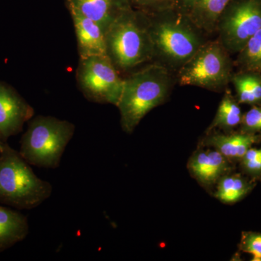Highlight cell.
I'll return each mask as SVG.
<instances>
[{"instance_id": "obj_13", "label": "cell", "mask_w": 261, "mask_h": 261, "mask_svg": "<svg viewBox=\"0 0 261 261\" xmlns=\"http://www.w3.org/2000/svg\"><path fill=\"white\" fill-rule=\"evenodd\" d=\"M29 233L27 216L18 211L0 205V252L23 241Z\"/></svg>"}, {"instance_id": "obj_12", "label": "cell", "mask_w": 261, "mask_h": 261, "mask_svg": "<svg viewBox=\"0 0 261 261\" xmlns=\"http://www.w3.org/2000/svg\"><path fill=\"white\" fill-rule=\"evenodd\" d=\"M189 168L197 181L209 187L226 175L229 166L228 159L214 149L194 154L189 163Z\"/></svg>"}, {"instance_id": "obj_1", "label": "cell", "mask_w": 261, "mask_h": 261, "mask_svg": "<svg viewBox=\"0 0 261 261\" xmlns=\"http://www.w3.org/2000/svg\"><path fill=\"white\" fill-rule=\"evenodd\" d=\"M147 15L153 60L168 70L178 71L206 42L189 15L175 8Z\"/></svg>"}, {"instance_id": "obj_9", "label": "cell", "mask_w": 261, "mask_h": 261, "mask_svg": "<svg viewBox=\"0 0 261 261\" xmlns=\"http://www.w3.org/2000/svg\"><path fill=\"white\" fill-rule=\"evenodd\" d=\"M34 116V109L15 89L0 82V137L3 142L18 135Z\"/></svg>"}, {"instance_id": "obj_21", "label": "cell", "mask_w": 261, "mask_h": 261, "mask_svg": "<svg viewBox=\"0 0 261 261\" xmlns=\"http://www.w3.org/2000/svg\"><path fill=\"white\" fill-rule=\"evenodd\" d=\"M133 8L147 14L174 8L172 0H130Z\"/></svg>"}, {"instance_id": "obj_19", "label": "cell", "mask_w": 261, "mask_h": 261, "mask_svg": "<svg viewBox=\"0 0 261 261\" xmlns=\"http://www.w3.org/2000/svg\"><path fill=\"white\" fill-rule=\"evenodd\" d=\"M237 63L243 70L261 73V29L238 53Z\"/></svg>"}, {"instance_id": "obj_16", "label": "cell", "mask_w": 261, "mask_h": 261, "mask_svg": "<svg viewBox=\"0 0 261 261\" xmlns=\"http://www.w3.org/2000/svg\"><path fill=\"white\" fill-rule=\"evenodd\" d=\"M231 82L236 91L239 103L260 106L261 73L243 70L232 75Z\"/></svg>"}, {"instance_id": "obj_18", "label": "cell", "mask_w": 261, "mask_h": 261, "mask_svg": "<svg viewBox=\"0 0 261 261\" xmlns=\"http://www.w3.org/2000/svg\"><path fill=\"white\" fill-rule=\"evenodd\" d=\"M239 104L240 103L233 98L231 92L226 91L208 132L216 128L231 129L240 125L243 114Z\"/></svg>"}, {"instance_id": "obj_7", "label": "cell", "mask_w": 261, "mask_h": 261, "mask_svg": "<svg viewBox=\"0 0 261 261\" xmlns=\"http://www.w3.org/2000/svg\"><path fill=\"white\" fill-rule=\"evenodd\" d=\"M75 77L86 99L117 106L123 90V79L108 56L80 58Z\"/></svg>"}, {"instance_id": "obj_15", "label": "cell", "mask_w": 261, "mask_h": 261, "mask_svg": "<svg viewBox=\"0 0 261 261\" xmlns=\"http://www.w3.org/2000/svg\"><path fill=\"white\" fill-rule=\"evenodd\" d=\"M232 0H195L188 15L202 32L216 31L218 22Z\"/></svg>"}, {"instance_id": "obj_8", "label": "cell", "mask_w": 261, "mask_h": 261, "mask_svg": "<svg viewBox=\"0 0 261 261\" xmlns=\"http://www.w3.org/2000/svg\"><path fill=\"white\" fill-rule=\"evenodd\" d=\"M261 29V0H232L220 17L218 40L229 54H238Z\"/></svg>"}, {"instance_id": "obj_17", "label": "cell", "mask_w": 261, "mask_h": 261, "mask_svg": "<svg viewBox=\"0 0 261 261\" xmlns=\"http://www.w3.org/2000/svg\"><path fill=\"white\" fill-rule=\"evenodd\" d=\"M252 189L251 182L241 175H224L219 179L216 196L224 203H235L243 199Z\"/></svg>"}, {"instance_id": "obj_22", "label": "cell", "mask_w": 261, "mask_h": 261, "mask_svg": "<svg viewBox=\"0 0 261 261\" xmlns=\"http://www.w3.org/2000/svg\"><path fill=\"white\" fill-rule=\"evenodd\" d=\"M242 130L247 133L255 134L261 132V105L255 106L243 116Z\"/></svg>"}, {"instance_id": "obj_24", "label": "cell", "mask_w": 261, "mask_h": 261, "mask_svg": "<svg viewBox=\"0 0 261 261\" xmlns=\"http://www.w3.org/2000/svg\"><path fill=\"white\" fill-rule=\"evenodd\" d=\"M175 9L188 15L195 0H172Z\"/></svg>"}, {"instance_id": "obj_5", "label": "cell", "mask_w": 261, "mask_h": 261, "mask_svg": "<svg viewBox=\"0 0 261 261\" xmlns=\"http://www.w3.org/2000/svg\"><path fill=\"white\" fill-rule=\"evenodd\" d=\"M75 132L74 123L51 116L33 117L20 140V155L31 166L59 167Z\"/></svg>"}, {"instance_id": "obj_11", "label": "cell", "mask_w": 261, "mask_h": 261, "mask_svg": "<svg viewBox=\"0 0 261 261\" xmlns=\"http://www.w3.org/2000/svg\"><path fill=\"white\" fill-rule=\"evenodd\" d=\"M65 3L99 24L106 34L118 17L133 8L130 0H65Z\"/></svg>"}, {"instance_id": "obj_4", "label": "cell", "mask_w": 261, "mask_h": 261, "mask_svg": "<svg viewBox=\"0 0 261 261\" xmlns=\"http://www.w3.org/2000/svg\"><path fill=\"white\" fill-rule=\"evenodd\" d=\"M53 191V185L38 177L19 151L5 142L0 153V203L31 210L42 205Z\"/></svg>"}, {"instance_id": "obj_6", "label": "cell", "mask_w": 261, "mask_h": 261, "mask_svg": "<svg viewBox=\"0 0 261 261\" xmlns=\"http://www.w3.org/2000/svg\"><path fill=\"white\" fill-rule=\"evenodd\" d=\"M229 55L218 39L206 42L178 70V84L215 91L224 88L233 75Z\"/></svg>"}, {"instance_id": "obj_26", "label": "cell", "mask_w": 261, "mask_h": 261, "mask_svg": "<svg viewBox=\"0 0 261 261\" xmlns=\"http://www.w3.org/2000/svg\"><path fill=\"white\" fill-rule=\"evenodd\" d=\"M0 142H3V140H2L1 137H0Z\"/></svg>"}, {"instance_id": "obj_14", "label": "cell", "mask_w": 261, "mask_h": 261, "mask_svg": "<svg viewBox=\"0 0 261 261\" xmlns=\"http://www.w3.org/2000/svg\"><path fill=\"white\" fill-rule=\"evenodd\" d=\"M257 140L255 134L242 132L231 135H211L205 139L204 143L219 151L228 160L241 159Z\"/></svg>"}, {"instance_id": "obj_2", "label": "cell", "mask_w": 261, "mask_h": 261, "mask_svg": "<svg viewBox=\"0 0 261 261\" xmlns=\"http://www.w3.org/2000/svg\"><path fill=\"white\" fill-rule=\"evenodd\" d=\"M169 70L151 63L123 79V90L116 107L123 132L132 134L144 117L167 99L172 88Z\"/></svg>"}, {"instance_id": "obj_10", "label": "cell", "mask_w": 261, "mask_h": 261, "mask_svg": "<svg viewBox=\"0 0 261 261\" xmlns=\"http://www.w3.org/2000/svg\"><path fill=\"white\" fill-rule=\"evenodd\" d=\"M67 7L74 25L80 58L107 56L106 32L102 27L75 8Z\"/></svg>"}, {"instance_id": "obj_20", "label": "cell", "mask_w": 261, "mask_h": 261, "mask_svg": "<svg viewBox=\"0 0 261 261\" xmlns=\"http://www.w3.org/2000/svg\"><path fill=\"white\" fill-rule=\"evenodd\" d=\"M240 247L242 251L251 254L252 260L261 261V233L243 232Z\"/></svg>"}, {"instance_id": "obj_25", "label": "cell", "mask_w": 261, "mask_h": 261, "mask_svg": "<svg viewBox=\"0 0 261 261\" xmlns=\"http://www.w3.org/2000/svg\"><path fill=\"white\" fill-rule=\"evenodd\" d=\"M5 142H0V153H1L2 150L3 149V145H4Z\"/></svg>"}, {"instance_id": "obj_3", "label": "cell", "mask_w": 261, "mask_h": 261, "mask_svg": "<svg viewBox=\"0 0 261 261\" xmlns=\"http://www.w3.org/2000/svg\"><path fill=\"white\" fill-rule=\"evenodd\" d=\"M107 56L118 71L153 61L147 13L132 8L115 20L106 34Z\"/></svg>"}, {"instance_id": "obj_23", "label": "cell", "mask_w": 261, "mask_h": 261, "mask_svg": "<svg viewBox=\"0 0 261 261\" xmlns=\"http://www.w3.org/2000/svg\"><path fill=\"white\" fill-rule=\"evenodd\" d=\"M244 169L252 175L261 173V148L250 147L241 159Z\"/></svg>"}]
</instances>
